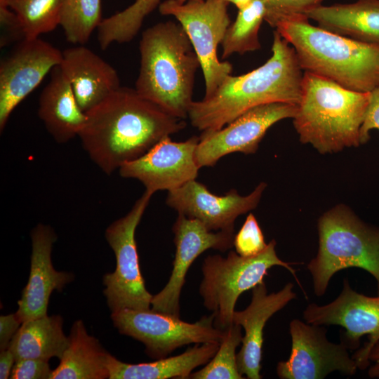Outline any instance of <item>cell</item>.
<instances>
[{
  "mask_svg": "<svg viewBox=\"0 0 379 379\" xmlns=\"http://www.w3.org/2000/svg\"><path fill=\"white\" fill-rule=\"evenodd\" d=\"M86 115L78 136L91 159L107 175L186 126L184 119L126 86H120Z\"/></svg>",
  "mask_w": 379,
  "mask_h": 379,
  "instance_id": "1",
  "label": "cell"
},
{
  "mask_svg": "<svg viewBox=\"0 0 379 379\" xmlns=\"http://www.w3.org/2000/svg\"><path fill=\"white\" fill-rule=\"evenodd\" d=\"M272 56L242 75H230L209 98L194 101L188 117L203 131L222 128L255 107L272 102L298 105L303 74L295 49L275 30Z\"/></svg>",
  "mask_w": 379,
  "mask_h": 379,
  "instance_id": "2",
  "label": "cell"
},
{
  "mask_svg": "<svg viewBox=\"0 0 379 379\" xmlns=\"http://www.w3.org/2000/svg\"><path fill=\"white\" fill-rule=\"evenodd\" d=\"M135 90L170 114L188 117L195 74L201 67L192 44L179 22H159L142 34Z\"/></svg>",
  "mask_w": 379,
  "mask_h": 379,
  "instance_id": "3",
  "label": "cell"
},
{
  "mask_svg": "<svg viewBox=\"0 0 379 379\" xmlns=\"http://www.w3.org/2000/svg\"><path fill=\"white\" fill-rule=\"evenodd\" d=\"M275 28L295 49L304 72L361 93L379 86V46L314 26L306 15L283 21Z\"/></svg>",
  "mask_w": 379,
  "mask_h": 379,
  "instance_id": "4",
  "label": "cell"
},
{
  "mask_svg": "<svg viewBox=\"0 0 379 379\" xmlns=\"http://www.w3.org/2000/svg\"><path fill=\"white\" fill-rule=\"evenodd\" d=\"M369 95L304 72L302 98L293 118L300 142L312 145L321 154L360 145Z\"/></svg>",
  "mask_w": 379,
  "mask_h": 379,
  "instance_id": "5",
  "label": "cell"
},
{
  "mask_svg": "<svg viewBox=\"0 0 379 379\" xmlns=\"http://www.w3.org/2000/svg\"><path fill=\"white\" fill-rule=\"evenodd\" d=\"M319 248L307 265L314 292L323 295L332 277L357 267L376 281L379 295V227L361 220L348 206L340 204L318 220Z\"/></svg>",
  "mask_w": 379,
  "mask_h": 379,
  "instance_id": "6",
  "label": "cell"
},
{
  "mask_svg": "<svg viewBox=\"0 0 379 379\" xmlns=\"http://www.w3.org/2000/svg\"><path fill=\"white\" fill-rule=\"evenodd\" d=\"M276 241L271 240L260 253L251 257L230 251L227 257L207 256L202 265L203 279L199 293L205 307L215 315L214 326L221 330L233 324L235 305L240 295L263 282L274 266L288 270L300 286L291 267L293 263L281 260L277 255Z\"/></svg>",
  "mask_w": 379,
  "mask_h": 379,
  "instance_id": "7",
  "label": "cell"
},
{
  "mask_svg": "<svg viewBox=\"0 0 379 379\" xmlns=\"http://www.w3.org/2000/svg\"><path fill=\"white\" fill-rule=\"evenodd\" d=\"M225 0H203L183 4L166 0L159 6L163 15H172L182 25L199 58L205 82L204 98L211 97L231 75L232 65L221 61L218 48L231 25Z\"/></svg>",
  "mask_w": 379,
  "mask_h": 379,
  "instance_id": "8",
  "label": "cell"
},
{
  "mask_svg": "<svg viewBox=\"0 0 379 379\" xmlns=\"http://www.w3.org/2000/svg\"><path fill=\"white\" fill-rule=\"evenodd\" d=\"M152 194L145 190L126 215L106 229L105 238L116 258L115 270L103 276V293L112 312L151 308L153 295L140 272L135 234Z\"/></svg>",
  "mask_w": 379,
  "mask_h": 379,
  "instance_id": "9",
  "label": "cell"
},
{
  "mask_svg": "<svg viewBox=\"0 0 379 379\" xmlns=\"http://www.w3.org/2000/svg\"><path fill=\"white\" fill-rule=\"evenodd\" d=\"M119 333L142 343L151 358L167 357L182 346L192 343H220L224 331L214 326L215 315L188 323L168 314L147 310L124 309L112 312Z\"/></svg>",
  "mask_w": 379,
  "mask_h": 379,
  "instance_id": "10",
  "label": "cell"
},
{
  "mask_svg": "<svg viewBox=\"0 0 379 379\" xmlns=\"http://www.w3.org/2000/svg\"><path fill=\"white\" fill-rule=\"evenodd\" d=\"M307 323L317 326L336 325L344 328L342 342L352 355L357 368L370 366L369 353L379 342V295L368 296L353 290L345 279L340 295L325 305L311 303L303 312Z\"/></svg>",
  "mask_w": 379,
  "mask_h": 379,
  "instance_id": "11",
  "label": "cell"
},
{
  "mask_svg": "<svg viewBox=\"0 0 379 379\" xmlns=\"http://www.w3.org/2000/svg\"><path fill=\"white\" fill-rule=\"evenodd\" d=\"M291 350L286 361H279L277 373L281 379H321L333 371L352 376L357 370L348 348L326 338L321 326L300 319L290 322Z\"/></svg>",
  "mask_w": 379,
  "mask_h": 379,
  "instance_id": "12",
  "label": "cell"
},
{
  "mask_svg": "<svg viewBox=\"0 0 379 379\" xmlns=\"http://www.w3.org/2000/svg\"><path fill=\"white\" fill-rule=\"evenodd\" d=\"M298 105L272 102L246 111L222 128L203 131L195 151L198 166H213L227 154L255 153L267 130L277 122L293 118Z\"/></svg>",
  "mask_w": 379,
  "mask_h": 379,
  "instance_id": "13",
  "label": "cell"
},
{
  "mask_svg": "<svg viewBox=\"0 0 379 379\" xmlns=\"http://www.w3.org/2000/svg\"><path fill=\"white\" fill-rule=\"evenodd\" d=\"M62 52L40 38L24 39L0 63V131L15 108L61 63Z\"/></svg>",
  "mask_w": 379,
  "mask_h": 379,
  "instance_id": "14",
  "label": "cell"
},
{
  "mask_svg": "<svg viewBox=\"0 0 379 379\" xmlns=\"http://www.w3.org/2000/svg\"><path fill=\"white\" fill-rule=\"evenodd\" d=\"M175 258L168 283L153 295L151 309L180 317V297L192 262L209 248L225 251L233 246L234 231H210L199 220L179 214L172 227Z\"/></svg>",
  "mask_w": 379,
  "mask_h": 379,
  "instance_id": "15",
  "label": "cell"
},
{
  "mask_svg": "<svg viewBox=\"0 0 379 379\" xmlns=\"http://www.w3.org/2000/svg\"><path fill=\"white\" fill-rule=\"evenodd\" d=\"M199 142V137L196 135L182 142L173 141L167 136L142 156L121 165L119 175L138 180L152 194L177 189L198 175L200 168L195 151Z\"/></svg>",
  "mask_w": 379,
  "mask_h": 379,
  "instance_id": "16",
  "label": "cell"
},
{
  "mask_svg": "<svg viewBox=\"0 0 379 379\" xmlns=\"http://www.w3.org/2000/svg\"><path fill=\"white\" fill-rule=\"evenodd\" d=\"M266 187L262 182L246 196L234 189L219 196L193 180L168 191L166 203L179 214L199 220L210 231H234L235 220L257 207Z\"/></svg>",
  "mask_w": 379,
  "mask_h": 379,
  "instance_id": "17",
  "label": "cell"
},
{
  "mask_svg": "<svg viewBox=\"0 0 379 379\" xmlns=\"http://www.w3.org/2000/svg\"><path fill=\"white\" fill-rule=\"evenodd\" d=\"M56 239L53 230L46 225L38 224L31 232L29 276L15 312L22 324L47 314L52 292L62 291L72 280V274L55 270L52 264L51 251Z\"/></svg>",
  "mask_w": 379,
  "mask_h": 379,
  "instance_id": "18",
  "label": "cell"
},
{
  "mask_svg": "<svg viewBox=\"0 0 379 379\" xmlns=\"http://www.w3.org/2000/svg\"><path fill=\"white\" fill-rule=\"evenodd\" d=\"M295 295L292 283H288L276 293H267L263 281L252 289L249 305L244 310L234 312L232 322L244 329L242 345L237 354L238 369L243 376L248 379L262 378L260 372L264 327L269 319Z\"/></svg>",
  "mask_w": 379,
  "mask_h": 379,
  "instance_id": "19",
  "label": "cell"
},
{
  "mask_svg": "<svg viewBox=\"0 0 379 379\" xmlns=\"http://www.w3.org/2000/svg\"><path fill=\"white\" fill-rule=\"evenodd\" d=\"M59 65L85 113L121 86L116 69L85 46L65 49Z\"/></svg>",
  "mask_w": 379,
  "mask_h": 379,
  "instance_id": "20",
  "label": "cell"
},
{
  "mask_svg": "<svg viewBox=\"0 0 379 379\" xmlns=\"http://www.w3.org/2000/svg\"><path fill=\"white\" fill-rule=\"evenodd\" d=\"M38 115L48 132L59 143L79 135L86 115L79 106L72 86L60 65L51 72V79L39 100Z\"/></svg>",
  "mask_w": 379,
  "mask_h": 379,
  "instance_id": "21",
  "label": "cell"
},
{
  "mask_svg": "<svg viewBox=\"0 0 379 379\" xmlns=\"http://www.w3.org/2000/svg\"><path fill=\"white\" fill-rule=\"evenodd\" d=\"M305 15L328 32L379 46V0L320 5L306 12Z\"/></svg>",
  "mask_w": 379,
  "mask_h": 379,
  "instance_id": "22",
  "label": "cell"
},
{
  "mask_svg": "<svg viewBox=\"0 0 379 379\" xmlns=\"http://www.w3.org/2000/svg\"><path fill=\"white\" fill-rule=\"evenodd\" d=\"M220 343L197 344L183 353L154 361L128 364L112 354L107 357L109 379H168L189 378L193 370L206 364L215 354Z\"/></svg>",
  "mask_w": 379,
  "mask_h": 379,
  "instance_id": "23",
  "label": "cell"
},
{
  "mask_svg": "<svg viewBox=\"0 0 379 379\" xmlns=\"http://www.w3.org/2000/svg\"><path fill=\"white\" fill-rule=\"evenodd\" d=\"M68 340L67 347L50 379L109 378V353L98 339L87 333L81 320L73 324Z\"/></svg>",
  "mask_w": 379,
  "mask_h": 379,
  "instance_id": "24",
  "label": "cell"
},
{
  "mask_svg": "<svg viewBox=\"0 0 379 379\" xmlns=\"http://www.w3.org/2000/svg\"><path fill=\"white\" fill-rule=\"evenodd\" d=\"M62 323L60 315L46 314L27 320L21 324L8 348L15 360L60 359L69 343L62 331Z\"/></svg>",
  "mask_w": 379,
  "mask_h": 379,
  "instance_id": "25",
  "label": "cell"
},
{
  "mask_svg": "<svg viewBox=\"0 0 379 379\" xmlns=\"http://www.w3.org/2000/svg\"><path fill=\"white\" fill-rule=\"evenodd\" d=\"M265 15L262 0H254L238 11L236 20L227 28L221 43L223 59L234 53L244 54L260 48L258 33Z\"/></svg>",
  "mask_w": 379,
  "mask_h": 379,
  "instance_id": "26",
  "label": "cell"
},
{
  "mask_svg": "<svg viewBox=\"0 0 379 379\" xmlns=\"http://www.w3.org/2000/svg\"><path fill=\"white\" fill-rule=\"evenodd\" d=\"M161 0H135L131 6L101 22L97 29L98 41L102 50L112 43L131 41L138 34L145 18L157 6Z\"/></svg>",
  "mask_w": 379,
  "mask_h": 379,
  "instance_id": "27",
  "label": "cell"
},
{
  "mask_svg": "<svg viewBox=\"0 0 379 379\" xmlns=\"http://www.w3.org/2000/svg\"><path fill=\"white\" fill-rule=\"evenodd\" d=\"M102 21L101 0H62L59 25L69 43H86Z\"/></svg>",
  "mask_w": 379,
  "mask_h": 379,
  "instance_id": "28",
  "label": "cell"
},
{
  "mask_svg": "<svg viewBox=\"0 0 379 379\" xmlns=\"http://www.w3.org/2000/svg\"><path fill=\"white\" fill-rule=\"evenodd\" d=\"M62 0H11L6 6L20 18L25 39L38 38L59 25Z\"/></svg>",
  "mask_w": 379,
  "mask_h": 379,
  "instance_id": "29",
  "label": "cell"
},
{
  "mask_svg": "<svg viewBox=\"0 0 379 379\" xmlns=\"http://www.w3.org/2000/svg\"><path fill=\"white\" fill-rule=\"evenodd\" d=\"M241 326L232 324L224 329L219 348L206 366L198 371L192 372V379H243L237 361V347L241 343Z\"/></svg>",
  "mask_w": 379,
  "mask_h": 379,
  "instance_id": "30",
  "label": "cell"
},
{
  "mask_svg": "<svg viewBox=\"0 0 379 379\" xmlns=\"http://www.w3.org/2000/svg\"><path fill=\"white\" fill-rule=\"evenodd\" d=\"M323 0H262L265 8V20L272 27L280 22L305 15L310 9L321 5Z\"/></svg>",
  "mask_w": 379,
  "mask_h": 379,
  "instance_id": "31",
  "label": "cell"
},
{
  "mask_svg": "<svg viewBox=\"0 0 379 379\" xmlns=\"http://www.w3.org/2000/svg\"><path fill=\"white\" fill-rule=\"evenodd\" d=\"M263 233L253 213H249L239 231L234 235L233 246L241 256L251 257L262 253L267 247Z\"/></svg>",
  "mask_w": 379,
  "mask_h": 379,
  "instance_id": "32",
  "label": "cell"
},
{
  "mask_svg": "<svg viewBox=\"0 0 379 379\" xmlns=\"http://www.w3.org/2000/svg\"><path fill=\"white\" fill-rule=\"evenodd\" d=\"M0 46L25 39L22 22L18 15L8 6L0 5Z\"/></svg>",
  "mask_w": 379,
  "mask_h": 379,
  "instance_id": "33",
  "label": "cell"
},
{
  "mask_svg": "<svg viewBox=\"0 0 379 379\" xmlns=\"http://www.w3.org/2000/svg\"><path fill=\"white\" fill-rule=\"evenodd\" d=\"M52 371L48 360L21 359L15 361L10 378L50 379Z\"/></svg>",
  "mask_w": 379,
  "mask_h": 379,
  "instance_id": "34",
  "label": "cell"
},
{
  "mask_svg": "<svg viewBox=\"0 0 379 379\" xmlns=\"http://www.w3.org/2000/svg\"><path fill=\"white\" fill-rule=\"evenodd\" d=\"M368 104L360 128V143H366L371 136L370 131L379 130V86L369 92Z\"/></svg>",
  "mask_w": 379,
  "mask_h": 379,
  "instance_id": "35",
  "label": "cell"
},
{
  "mask_svg": "<svg viewBox=\"0 0 379 379\" xmlns=\"http://www.w3.org/2000/svg\"><path fill=\"white\" fill-rule=\"evenodd\" d=\"M22 323L15 313L0 316V350L8 349L9 344Z\"/></svg>",
  "mask_w": 379,
  "mask_h": 379,
  "instance_id": "36",
  "label": "cell"
},
{
  "mask_svg": "<svg viewBox=\"0 0 379 379\" xmlns=\"http://www.w3.org/2000/svg\"><path fill=\"white\" fill-rule=\"evenodd\" d=\"M15 358L10 349L1 351L0 354V378H10Z\"/></svg>",
  "mask_w": 379,
  "mask_h": 379,
  "instance_id": "37",
  "label": "cell"
},
{
  "mask_svg": "<svg viewBox=\"0 0 379 379\" xmlns=\"http://www.w3.org/2000/svg\"><path fill=\"white\" fill-rule=\"evenodd\" d=\"M368 360L373 362L372 366H369L368 375L371 378H379V342L377 343L371 349Z\"/></svg>",
  "mask_w": 379,
  "mask_h": 379,
  "instance_id": "38",
  "label": "cell"
},
{
  "mask_svg": "<svg viewBox=\"0 0 379 379\" xmlns=\"http://www.w3.org/2000/svg\"><path fill=\"white\" fill-rule=\"evenodd\" d=\"M229 4H234L238 10L241 9L249 5L254 0H225Z\"/></svg>",
  "mask_w": 379,
  "mask_h": 379,
  "instance_id": "39",
  "label": "cell"
},
{
  "mask_svg": "<svg viewBox=\"0 0 379 379\" xmlns=\"http://www.w3.org/2000/svg\"><path fill=\"white\" fill-rule=\"evenodd\" d=\"M203 1V0H176V1L180 4H183L187 1Z\"/></svg>",
  "mask_w": 379,
  "mask_h": 379,
  "instance_id": "40",
  "label": "cell"
},
{
  "mask_svg": "<svg viewBox=\"0 0 379 379\" xmlns=\"http://www.w3.org/2000/svg\"><path fill=\"white\" fill-rule=\"evenodd\" d=\"M9 1L11 0H0V5L6 6Z\"/></svg>",
  "mask_w": 379,
  "mask_h": 379,
  "instance_id": "41",
  "label": "cell"
}]
</instances>
